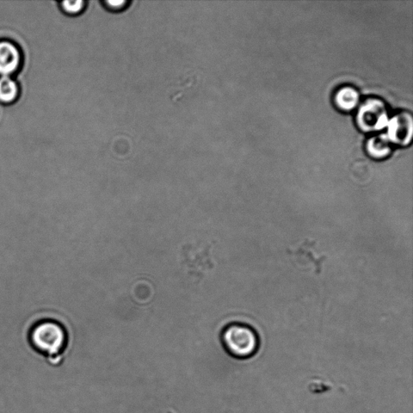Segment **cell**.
I'll return each mask as SVG.
<instances>
[{"mask_svg":"<svg viewBox=\"0 0 413 413\" xmlns=\"http://www.w3.org/2000/svg\"><path fill=\"white\" fill-rule=\"evenodd\" d=\"M360 101V92L353 87H346L339 89L335 96V106L337 108L349 112L355 109Z\"/></svg>","mask_w":413,"mask_h":413,"instance_id":"obj_6","label":"cell"},{"mask_svg":"<svg viewBox=\"0 0 413 413\" xmlns=\"http://www.w3.org/2000/svg\"><path fill=\"white\" fill-rule=\"evenodd\" d=\"M86 7V2L78 0V1H65L63 3V8L66 14L77 15L81 14Z\"/></svg>","mask_w":413,"mask_h":413,"instance_id":"obj_9","label":"cell"},{"mask_svg":"<svg viewBox=\"0 0 413 413\" xmlns=\"http://www.w3.org/2000/svg\"><path fill=\"white\" fill-rule=\"evenodd\" d=\"M27 341L31 349L49 364L58 366L64 359L70 337L63 323L56 319L43 318L30 325Z\"/></svg>","mask_w":413,"mask_h":413,"instance_id":"obj_1","label":"cell"},{"mask_svg":"<svg viewBox=\"0 0 413 413\" xmlns=\"http://www.w3.org/2000/svg\"><path fill=\"white\" fill-rule=\"evenodd\" d=\"M388 121L386 104L378 98H367L357 110L356 122L362 131H379L387 127Z\"/></svg>","mask_w":413,"mask_h":413,"instance_id":"obj_3","label":"cell"},{"mask_svg":"<svg viewBox=\"0 0 413 413\" xmlns=\"http://www.w3.org/2000/svg\"><path fill=\"white\" fill-rule=\"evenodd\" d=\"M367 151L374 158H384L392 151L391 141L385 134L374 136L367 141Z\"/></svg>","mask_w":413,"mask_h":413,"instance_id":"obj_7","label":"cell"},{"mask_svg":"<svg viewBox=\"0 0 413 413\" xmlns=\"http://www.w3.org/2000/svg\"><path fill=\"white\" fill-rule=\"evenodd\" d=\"M18 95V86L9 76L0 78V101L6 103L15 100Z\"/></svg>","mask_w":413,"mask_h":413,"instance_id":"obj_8","label":"cell"},{"mask_svg":"<svg viewBox=\"0 0 413 413\" xmlns=\"http://www.w3.org/2000/svg\"><path fill=\"white\" fill-rule=\"evenodd\" d=\"M21 54L16 46L9 41L0 42V75L9 76L20 65Z\"/></svg>","mask_w":413,"mask_h":413,"instance_id":"obj_5","label":"cell"},{"mask_svg":"<svg viewBox=\"0 0 413 413\" xmlns=\"http://www.w3.org/2000/svg\"><path fill=\"white\" fill-rule=\"evenodd\" d=\"M102 4L104 8L111 11L118 12L127 9L129 3L126 1V0H122V1H121V0H116V1H113V0H107V1L102 2Z\"/></svg>","mask_w":413,"mask_h":413,"instance_id":"obj_10","label":"cell"},{"mask_svg":"<svg viewBox=\"0 0 413 413\" xmlns=\"http://www.w3.org/2000/svg\"><path fill=\"white\" fill-rule=\"evenodd\" d=\"M387 138L391 143L406 146L411 143L413 133V120L411 113L400 112L387 123Z\"/></svg>","mask_w":413,"mask_h":413,"instance_id":"obj_4","label":"cell"},{"mask_svg":"<svg viewBox=\"0 0 413 413\" xmlns=\"http://www.w3.org/2000/svg\"><path fill=\"white\" fill-rule=\"evenodd\" d=\"M226 353L234 359L245 360L255 356L260 346V337L249 325L233 322L227 325L220 335Z\"/></svg>","mask_w":413,"mask_h":413,"instance_id":"obj_2","label":"cell"}]
</instances>
